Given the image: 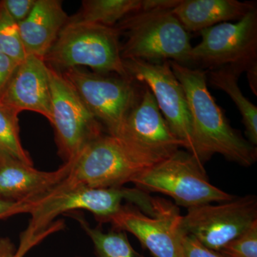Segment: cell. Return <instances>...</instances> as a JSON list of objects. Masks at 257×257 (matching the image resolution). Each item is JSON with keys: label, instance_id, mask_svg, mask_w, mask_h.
<instances>
[{"label": "cell", "instance_id": "obj_30", "mask_svg": "<svg viewBox=\"0 0 257 257\" xmlns=\"http://www.w3.org/2000/svg\"><path fill=\"white\" fill-rule=\"evenodd\" d=\"M248 84L251 87V91L255 95H257V64L250 67L246 71Z\"/></svg>", "mask_w": 257, "mask_h": 257}, {"label": "cell", "instance_id": "obj_19", "mask_svg": "<svg viewBox=\"0 0 257 257\" xmlns=\"http://www.w3.org/2000/svg\"><path fill=\"white\" fill-rule=\"evenodd\" d=\"M142 3L143 0L83 1L82 12L73 20L114 27L121 19L141 11Z\"/></svg>", "mask_w": 257, "mask_h": 257}, {"label": "cell", "instance_id": "obj_10", "mask_svg": "<svg viewBox=\"0 0 257 257\" xmlns=\"http://www.w3.org/2000/svg\"><path fill=\"white\" fill-rule=\"evenodd\" d=\"M181 228L206 247L219 251L257 221L254 195L235 197L227 202L187 209Z\"/></svg>", "mask_w": 257, "mask_h": 257}, {"label": "cell", "instance_id": "obj_3", "mask_svg": "<svg viewBox=\"0 0 257 257\" xmlns=\"http://www.w3.org/2000/svg\"><path fill=\"white\" fill-rule=\"evenodd\" d=\"M131 189L90 188L77 187L60 188L56 187L40 197L24 201L23 213L31 214L28 228L20 236L18 253L24 257L30 248L58 230L62 225L50 226L57 216L70 211L87 210L92 213L96 220L104 222L119 210L121 202L128 201Z\"/></svg>", "mask_w": 257, "mask_h": 257}, {"label": "cell", "instance_id": "obj_21", "mask_svg": "<svg viewBox=\"0 0 257 257\" xmlns=\"http://www.w3.org/2000/svg\"><path fill=\"white\" fill-rule=\"evenodd\" d=\"M18 111L0 100V157H9L33 166L20 135Z\"/></svg>", "mask_w": 257, "mask_h": 257}, {"label": "cell", "instance_id": "obj_29", "mask_svg": "<svg viewBox=\"0 0 257 257\" xmlns=\"http://www.w3.org/2000/svg\"><path fill=\"white\" fill-rule=\"evenodd\" d=\"M0 257H23L9 238H0Z\"/></svg>", "mask_w": 257, "mask_h": 257}, {"label": "cell", "instance_id": "obj_16", "mask_svg": "<svg viewBox=\"0 0 257 257\" xmlns=\"http://www.w3.org/2000/svg\"><path fill=\"white\" fill-rule=\"evenodd\" d=\"M68 17L58 0H36L30 14L19 24L20 38L27 55L45 60Z\"/></svg>", "mask_w": 257, "mask_h": 257}, {"label": "cell", "instance_id": "obj_28", "mask_svg": "<svg viewBox=\"0 0 257 257\" xmlns=\"http://www.w3.org/2000/svg\"><path fill=\"white\" fill-rule=\"evenodd\" d=\"M23 202H15L0 197V219L23 214Z\"/></svg>", "mask_w": 257, "mask_h": 257}, {"label": "cell", "instance_id": "obj_11", "mask_svg": "<svg viewBox=\"0 0 257 257\" xmlns=\"http://www.w3.org/2000/svg\"><path fill=\"white\" fill-rule=\"evenodd\" d=\"M154 207L153 214H148L135 206L121 205L105 223L118 231L131 233L154 257H184L182 216L178 207L159 197H154Z\"/></svg>", "mask_w": 257, "mask_h": 257}, {"label": "cell", "instance_id": "obj_23", "mask_svg": "<svg viewBox=\"0 0 257 257\" xmlns=\"http://www.w3.org/2000/svg\"><path fill=\"white\" fill-rule=\"evenodd\" d=\"M219 251L225 257H257V221Z\"/></svg>", "mask_w": 257, "mask_h": 257}, {"label": "cell", "instance_id": "obj_18", "mask_svg": "<svg viewBox=\"0 0 257 257\" xmlns=\"http://www.w3.org/2000/svg\"><path fill=\"white\" fill-rule=\"evenodd\" d=\"M243 71L225 66L211 69L207 73V82L216 89L224 91L230 96L239 109L244 125L248 141L256 147L257 145V107L245 97L238 84V79Z\"/></svg>", "mask_w": 257, "mask_h": 257}, {"label": "cell", "instance_id": "obj_26", "mask_svg": "<svg viewBox=\"0 0 257 257\" xmlns=\"http://www.w3.org/2000/svg\"><path fill=\"white\" fill-rule=\"evenodd\" d=\"M19 63L0 52V96L9 83Z\"/></svg>", "mask_w": 257, "mask_h": 257}, {"label": "cell", "instance_id": "obj_9", "mask_svg": "<svg viewBox=\"0 0 257 257\" xmlns=\"http://www.w3.org/2000/svg\"><path fill=\"white\" fill-rule=\"evenodd\" d=\"M202 41L192 47L191 62L211 69L230 66L246 72L257 64V10L237 23H223L199 32Z\"/></svg>", "mask_w": 257, "mask_h": 257}, {"label": "cell", "instance_id": "obj_12", "mask_svg": "<svg viewBox=\"0 0 257 257\" xmlns=\"http://www.w3.org/2000/svg\"><path fill=\"white\" fill-rule=\"evenodd\" d=\"M124 64L130 78L144 83L150 89L171 130L197 160L187 96L169 62L126 60Z\"/></svg>", "mask_w": 257, "mask_h": 257}, {"label": "cell", "instance_id": "obj_2", "mask_svg": "<svg viewBox=\"0 0 257 257\" xmlns=\"http://www.w3.org/2000/svg\"><path fill=\"white\" fill-rule=\"evenodd\" d=\"M164 159L126 139L102 134L87 143L71 161L69 175L57 187H123Z\"/></svg>", "mask_w": 257, "mask_h": 257}, {"label": "cell", "instance_id": "obj_4", "mask_svg": "<svg viewBox=\"0 0 257 257\" xmlns=\"http://www.w3.org/2000/svg\"><path fill=\"white\" fill-rule=\"evenodd\" d=\"M52 68L86 66L96 73L128 77L121 55L119 32L114 27L69 20L45 57Z\"/></svg>", "mask_w": 257, "mask_h": 257}, {"label": "cell", "instance_id": "obj_7", "mask_svg": "<svg viewBox=\"0 0 257 257\" xmlns=\"http://www.w3.org/2000/svg\"><path fill=\"white\" fill-rule=\"evenodd\" d=\"M62 74L108 134L121 138L126 117L141 94L135 80L120 76L106 77L79 67L67 69Z\"/></svg>", "mask_w": 257, "mask_h": 257}, {"label": "cell", "instance_id": "obj_17", "mask_svg": "<svg viewBox=\"0 0 257 257\" xmlns=\"http://www.w3.org/2000/svg\"><path fill=\"white\" fill-rule=\"evenodd\" d=\"M254 9L253 2L182 0L172 13L187 32H199L218 24L241 20Z\"/></svg>", "mask_w": 257, "mask_h": 257}, {"label": "cell", "instance_id": "obj_13", "mask_svg": "<svg viewBox=\"0 0 257 257\" xmlns=\"http://www.w3.org/2000/svg\"><path fill=\"white\" fill-rule=\"evenodd\" d=\"M121 138L162 158L185 149L171 130L147 86L126 117Z\"/></svg>", "mask_w": 257, "mask_h": 257}, {"label": "cell", "instance_id": "obj_20", "mask_svg": "<svg viewBox=\"0 0 257 257\" xmlns=\"http://www.w3.org/2000/svg\"><path fill=\"white\" fill-rule=\"evenodd\" d=\"M74 219L90 238L96 257H145L135 251L124 231L104 232L99 228L92 227L81 216H75Z\"/></svg>", "mask_w": 257, "mask_h": 257}, {"label": "cell", "instance_id": "obj_22", "mask_svg": "<svg viewBox=\"0 0 257 257\" xmlns=\"http://www.w3.org/2000/svg\"><path fill=\"white\" fill-rule=\"evenodd\" d=\"M0 52L20 64L26 57L18 24L10 16L0 2Z\"/></svg>", "mask_w": 257, "mask_h": 257}, {"label": "cell", "instance_id": "obj_25", "mask_svg": "<svg viewBox=\"0 0 257 257\" xmlns=\"http://www.w3.org/2000/svg\"><path fill=\"white\" fill-rule=\"evenodd\" d=\"M0 2L10 16L19 25L28 18L36 0H3Z\"/></svg>", "mask_w": 257, "mask_h": 257}, {"label": "cell", "instance_id": "obj_5", "mask_svg": "<svg viewBox=\"0 0 257 257\" xmlns=\"http://www.w3.org/2000/svg\"><path fill=\"white\" fill-rule=\"evenodd\" d=\"M116 28L126 36L121 46L123 60L174 61L183 65L191 62L189 32L172 10L138 12L126 17Z\"/></svg>", "mask_w": 257, "mask_h": 257}, {"label": "cell", "instance_id": "obj_24", "mask_svg": "<svg viewBox=\"0 0 257 257\" xmlns=\"http://www.w3.org/2000/svg\"><path fill=\"white\" fill-rule=\"evenodd\" d=\"M181 243L184 257H225L219 251L206 247L183 231L181 236Z\"/></svg>", "mask_w": 257, "mask_h": 257}, {"label": "cell", "instance_id": "obj_6", "mask_svg": "<svg viewBox=\"0 0 257 257\" xmlns=\"http://www.w3.org/2000/svg\"><path fill=\"white\" fill-rule=\"evenodd\" d=\"M131 183L147 193L165 194L187 209L235 197L211 184L204 165L189 152L180 150L143 171Z\"/></svg>", "mask_w": 257, "mask_h": 257}, {"label": "cell", "instance_id": "obj_15", "mask_svg": "<svg viewBox=\"0 0 257 257\" xmlns=\"http://www.w3.org/2000/svg\"><path fill=\"white\" fill-rule=\"evenodd\" d=\"M72 162L52 172H43L9 157H0V197L23 202L50 192L70 172Z\"/></svg>", "mask_w": 257, "mask_h": 257}, {"label": "cell", "instance_id": "obj_8", "mask_svg": "<svg viewBox=\"0 0 257 257\" xmlns=\"http://www.w3.org/2000/svg\"><path fill=\"white\" fill-rule=\"evenodd\" d=\"M51 96L50 122L55 130L59 155L71 162L81 150L102 135V125L88 109L63 74L48 66Z\"/></svg>", "mask_w": 257, "mask_h": 257}, {"label": "cell", "instance_id": "obj_1", "mask_svg": "<svg viewBox=\"0 0 257 257\" xmlns=\"http://www.w3.org/2000/svg\"><path fill=\"white\" fill-rule=\"evenodd\" d=\"M185 92L192 119L197 160L204 165L213 155L248 167L256 162V147L231 127L207 87V72L168 61Z\"/></svg>", "mask_w": 257, "mask_h": 257}, {"label": "cell", "instance_id": "obj_14", "mask_svg": "<svg viewBox=\"0 0 257 257\" xmlns=\"http://www.w3.org/2000/svg\"><path fill=\"white\" fill-rule=\"evenodd\" d=\"M0 100L18 111L39 113L50 121L51 96L48 66L44 59L27 55L12 76Z\"/></svg>", "mask_w": 257, "mask_h": 257}, {"label": "cell", "instance_id": "obj_31", "mask_svg": "<svg viewBox=\"0 0 257 257\" xmlns=\"http://www.w3.org/2000/svg\"><path fill=\"white\" fill-rule=\"evenodd\" d=\"M77 257H81V256H77Z\"/></svg>", "mask_w": 257, "mask_h": 257}, {"label": "cell", "instance_id": "obj_27", "mask_svg": "<svg viewBox=\"0 0 257 257\" xmlns=\"http://www.w3.org/2000/svg\"><path fill=\"white\" fill-rule=\"evenodd\" d=\"M181 1L182 0H143L141 11L172 10L179 5Z\"/></svg>", "mask_w": 257, "mask_h": 257}]
</instances>
